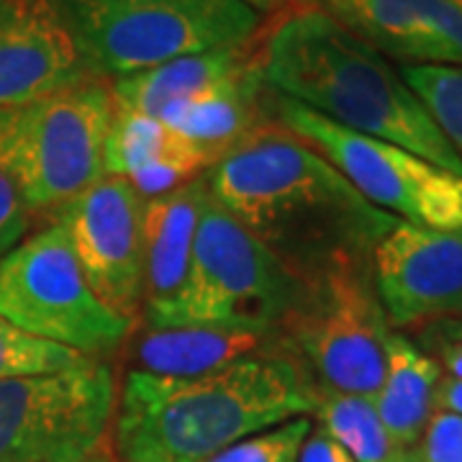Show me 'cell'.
Segmentation results:
<instances>
[{"mask_svg": "<svg viewBox=\"0 0 462 462\" xmlns=\"http://www.w3.org/2000/svg\"><path fill=\"white\" fill-rule=\"evenodd\" d=\"M401 65L462 67V0H311Z\"/></svg>", "mask_w": 462, "mask_h": 462, "instance_id": "cell-14", "label": "cell"}, {"mask_svg": "<svg viewBox=\"0 0 462 462\" xmlns=\"http://www.w3.org/2000/svg\"><path fill=\"white\" fill-rule=\"evenodd\" d=\"M98 78H124L199 51L242 47L260 14L242 0H57Z\"/></svg>", "mask_w": 462, "mask_h": 462, "instance_id": "cell-5", "label": "cell"}, {"mask_svg": "<svg viewBox=\"0 0 462 462\" xmlns=\"http://www.w3.org/2000/svg\"><path fill=\"white\" fill-rule=\"evenodd\" d=\"M373 275L393 327L462 316V229L398 221L373 249Z\"/></svg>", "mask_w": 462, "mask_h": 462, "instance_id": "cell-12", "label": "cell"}, {"mask_svg": "<svg viewBox=\"0 0 462 462\" xmlns=\"http://www.w3.org/2000/svg\"><path fill=\"white\" fill-rule=\"evenodd\" d=\"M208 199V180L200 175L175 190L144 200V311L154 327L180 296L199 231L200 211Z\"/></svg>", "mask_w": 462, "mask_h": 462, "instance_id": "cell-15", "label": "cell"}, {"mask_svg": "<svg viewBox=\"0 0 462 462\" xmlns=\"http://www.w3.org/2000/svg\"><path fill=\"white\" fill-rule=\"evenodd\" d=\"M249 44L188 54L165 65L116 78L111 85L114 106L160 118L170 106L190 98L247 67L257 57V51L249 50Z\"/></svg>", "mask_w": 462, "mask_h": 462, "instance_id": "cell-18", "label": "cell"}, {"mask_svg": "<svg viewBox=\"0 0 462 462\" xmlns=\"http://www.w3.org/2000/svg\"><path fill=\"white\" fill-rule=\"evenodd\" d=\"M398 69L462 162V67L401 65Z\"/></svg>", "mask_w": 462, "mask_h": 462, "instance_id": "cell-22", "label": "cell"}, {"mask_svg": "<svg viewBox=\"0 0 462 462\" xmlns=\"http://www.w3.org/2000/svg\"><path fill=\"white\" fill-rule=\"evenodd\" d=\"M278 126L316 149L370 206L413 226L462 229V178L409 149L349 132L275 93Z\"/></svg>", "mask_w": 462, "mask_h": 462, "instance_id": "cell-10", "label": "cell"}, {"mask_svg": "<svg viewBox=\"0 0 462 462\" xmlns=\"http://www.w3.org/2000/svg\"><path fill=\"white\" fill-rule=\"evenodd\" d=\"M93 293L134 321L144 306V199L126 178L106 175L51 211Z\"/></svg>", "mask_w": 462, "mask_h": 462, "instance_id": "cell-11", "label": "cell"}, {"mask_svg": "<svg viewBox=\"0 0 462 462\" xmlns=\"http://www.w3.org/2000/svg\"><path fill=\"white\" fill-rule=\"evenodd\" d=\"M434 411H449L462 416V378L439 380L434 393Z\"/></svg>", "mask_w": 462, "mask_h": 462, "instance_id": "cell-28", "label": "cell"}, {"mask_svg": "<svg viewBox=\"0 0 462 462\" xmlns=\"http://www.w3.org/2000/svg\"><path fill=\"white\" fill-rule=\"evenodd\" d=\"M309 431L311 421L306 416H298L273 430L245 437L203 462H298V452Z\"/></svg>", "mask_w": 462, "mask_h": 462, "instance_id": "cell-24", "label": "cell"}, {"mask_svg": "<svg viewBox=\"0 0 462 462\" xmlns=\"http://www.w3.org/2000/svg\"><path fill=\"white\" fill-rule=\"evenodd\" d=\"M281 346L278 337L221 327H167L152 329L136 345L142 373L190 378L211 373L242 357Z\"/></svg>", "mask_w": 462, "mask_h": 462, "instance_id": "cell-19", "label": "cell"}, {"mask_svg": "<svg viewBox=\"0 0 462 462\" xmlns=\"http://www.w3.org/2000/svg\"><path fill=\"white\" fill-rule=\"evenodd\" d=\"M296 296V275L208 190L185 285L152 329L221 327L278 337Z\"/></svg>", "mask_w": 462, "mask_h": 462, "instance_id": "cell-7", "label": "cell"}, {"mask_svg": "<svg viewBox=\"0 0 462 462\" xmlns=\"http://www.w3.org/2000/svg\"><path fill=\"white\" fill-rule=\"evenodd\" d=\"M257 54L264 85L278 96L462 178L460 157L401 69L316 5L285 14Z\"/></svg>", "mask_w": 462, "mask_h": 462, "instance_id": "cell-3", "label": "cell"}, {"mask_svg": "<svg viewBox=\"0 0 462 462\" xmlns=\"http://www.w3.org/2000/svg\"><path fill=\"white\" fill-rule=\"evenodd\" d=\"M419 462H462V416L434 411L421 434Z\"/></svg>", "mask_w": 462, "mask_h": 462, "instance_id": "cell-25", "label": "cell"}, {"mask_svg": "<svg viewBox=\"0 0 462 462\" xmlns=\"http://www.w3.org/2000/svg\"><path fill=\"white\" fill-rule=\"evenodd\" d=\"M88 360L80 352L36 339L0 316V380L67 370Z\"/></svg>", "mask_w": 462, "mask_h": 462, "instance_id": "cell-23", "label": "cell"}, {"mask_svg": "<svg viewBox=\"0 0 462 462\" xmlns=\"http://www.w3.org/2000/svg\"><path fill=\"white\" fill-rule=\"evenodd\" d=\"M114 96L88 80L0 108V175L32 211H54L106 178V136Z\"/></svg>", "mask_w": 462, "mask_h": 462, "instance_id": "cell-6", "label": "cell"}, {"mask_svg": "<svg viewBox=\"0 0 462 462\" xmlns=\"http://www.w3.org/2000/svg\"><path fill=\"white\" fill-rule=\"evenodd\" d=\"M319 398L314 378L282 346L190 378L132 370L116 406V457L203 462L245 437L316 413Z\"/></svg>", "mask_w": 462, "mask_h": 462, "instance_id": "cell-2", "label": "cell"}, {"mask_svg": "<svg viewBox=\"0 0 462 462\" xmlns=\"http://www.w3.org/2000/svg\"><path fill=\"white\" fill-rule=\"evenodd\" d=\"M32 208L18 196L8 178L0 175V263L26 239Z\"/></svg>", "mask_w": 462, "mask_h": 462, "instance_id": "cell-26", "label": "cell"}, {"mask_svg": "<svg viewBox=\"0 0 462 462\" xmlns=\"http://www.w3.org/2000/svg\"><path fill=\"white\" fill-rule=\"evenodd\" d=\"M106 175L126 178L142 199H154L200 178L208 167L199 149L160 118L114 106L106 136Z\"/></svg>", "mask_w": 462, "mask_h": 462, "instance_id": "cell-16", "label": "cell"}, {"mask_svg": "<svg viewBox=\"0 0 462 462\" xmlns=\"http://www.w3.org/2000/svg\"><path fill=\"white\" fill-rule=\"evenodd\" d=\"M0 316L36 339L90 360L114 355L134 324L93 293L65 231L54 221L26 236L0 263Z\"/></svg>", "mask_w": 462, "mask_h": 462, "instance_id": "cell-9", "label": "cell"}, {"mask_svg": "<svg viewBox=\"0 0 462 462\" xmlns=\"http://www.w3.org/2000/svg\"><path fill=\"white\" fill-rule=\"evenodd\" d=\"M396 462H419V460H416V457H411V455H406V452H403V455H401V457H398Z\"/></svg>", "mask_w": 462, "mask_h": 462, "instance_id": "cell-30", "label": "cell"}, {"mask_svg": "<svg viewBox=\"0 0 462 462\" xmlns=\"http://www.w3.org/2000/svg\"><path fill=\"white\" fill-rule=\"evenodd\" d=\"M103 80L78 47L57 0H0V108Z\"/></svg>", "mask_w": 462, "mask_h": 462, "instance_id": "cell-13", "label": "cell"}, {"mask_svg": "<svg viewBox=\"0 0 462 462\" xmlns=\"http://www.w3.org/2000/svg\"><path fill=\"white\" fill-rule=\"evenodd\" d=\"M263 88L264 80L257 54L247 67L224 78L221 83L170 106L160 116V121L167 129L180 134L185 142H190L203 154L208 167H214L226 152L264 126L260 121Z\"/></svg>", "mask_w": 462, "mask_h": 462, "instance_id": "cell-17", "label": "cell"}, {"mask_svg": "<svg viewBox=\"0 0 462 462\" xmlns=\"http://www.w3.org/2000/svg\"><path fill=\"white\" fill-rule=\"evenodd\" d=\"M208 190L296 278L339 254H373L398 224L309 144L263 126L206 175Z\"/></svg>", "mask_w": 462, "mask_h": 462, "instance_id": "cell-1", "label": "cell"}, {"mask_svg": "<svg viewBox=\"0 0 462 462\" xmlns=\"http://www.w3.org/2000/svg\"><path fill=\"white\" fill-rule=\"evenodd\" d=\"M442 380L437 360L424 355L403 334L388 337L385 373L373 403L391 439L401 449L416 445L434 413V393Z\"/></svg>", "mask_w": 462, "mask_h": 462, "instance_id": "cell-20", "label": "cell"}, {"mask_svg": "<svg viewBox=\"0 0 462 462\" xmlns=\"http://www.w3.org/2000/svg\"><path fill=\"white\" fill-rule=\"evenodd\" d=\"M298 462H355V457L321 430L314 437H306V442L298 452Z\"/></svg>", "mask_w": 462, "mask_h": 462, "instance_id": "cell-27", "label": "cell"}, {"mask_svg": "<svg viewBox=\"0 0 462 462\" xmlns=\"http://www.w3.org/2000/svg\"><path fill=\"white\" fill-rule=\"evenodd\" d=\"M116 406L106 360L0 380V462H116Z\"/></svg>", "mask_w": 462, "mask_h": 462, "instance_id": "cell-8", "label": "cell"}, {"mask_svg": "<svg viewBox=\"0 0 462 462\" xmlns=\"http://www.w3.org/2000/svg\"><path fill=\"white\" fill-rule=\"evenodd\" d=\"M391 324L380 303L373 254H339L298 278L282 321V352L296 357L321 393L373 396L385 373Z\"/></svg>", "mask_w": 462, "mask_h": 462, "instance_id": "cell-4", "label": "cell"}, {"mask_svg": "<svg viewBox=\"0 0 462 462\" xmlns=\"http://www.w3.org/2000/svg\"><path fill=\"white\" fill-rule=\"evenodd\" d=\"M316 413L324 431L345 447L355 462H396L403 455L383 427L370 396L321 393Z\"/></svg>", "mask_w": 462, "mask_h": 462, "instance_id": "cell-21", "label": "cell"}, {"mask_svg": "<svg viewBox=\"0 0 462 462\" xmlns=\"http://www.w3.org/2000/svg\"><path fill=\"white\" fill-rule=\"evenodd\" d=\"M242 3H247L249 8H254L257 14H263V11H270V8H275V3H273V0H242Z\"/></svg>", "mask_w": 462, "mask_h": 462, "instance_id": "cell-29", "label": "cell"}]
</instances>
